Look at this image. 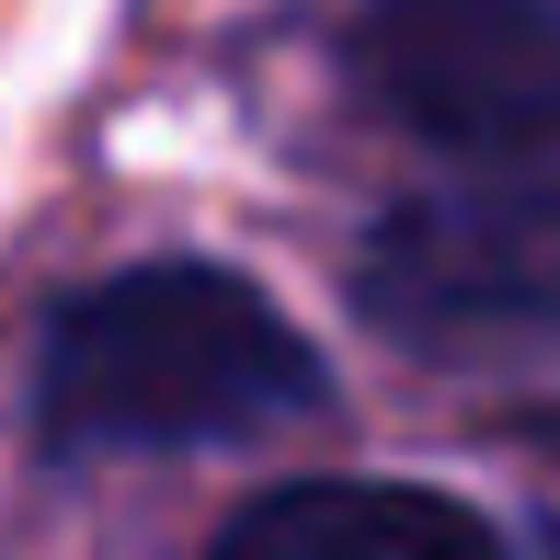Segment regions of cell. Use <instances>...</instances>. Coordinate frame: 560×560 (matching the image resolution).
<instances>
[{
	"instance_id": "1",
	"label": "cell",
	"mask_w": 560,
	"mask_h": 560,
	"mask_svg": "<svg viewBox=\"0 0 560 560\" xmlns=\"http://www.w3.org/2000/svg\"><path fill=\"white\" fill-rule=\"evenodd\" d=\"M320 400H332V366L310 354V332L207 252H149L81 287L35 354V446L58 469L252 446L310 423Z\"/></svg>"
},
{
	"instance_id": "2",
	"label": "cell",
	"mask_w": 560,
	"mask_h": 560,
	"mask_svg": "<svg viewBox=\"0 0 560 560\" xmlns=\"http://www.w3.org/2000/svg\"><path fill=\"white\" fill-rule=\"evenodd\" d=\"M354 310L400 354L560 343V172H457L400 195L354 252Z\"/></svg>"
},
{
	"instance_id": "4",
	"label": "cell",
	"mask_w": 560,
	"mask_h": 560,
	"mask_svg": "<svg viewBox=\"0 0 560 560\" xmlns=\"http://www.w3.org/2000/svg\"><path fill=\"white\" fill-rule=\"evenodd\" d=\"M207 560H515L492 538V515H469L457 492L423 480H275L218 526Z\"/></svg>"
},
{
	"instance_id": "3",
	"label": "cell",
	"mask_w": 560,
	"mask_h": 560,
	"mask_svg": "<svg viewBox=\"0 0 560 560\" xmlns=\"http://www.w3.org/2000/svg\"><path fill=\"white\" fill-rule=\"evenodd\" d=\"M354 81L457 172H560V0H366Z\"/></svg>"
}]
</instances>
